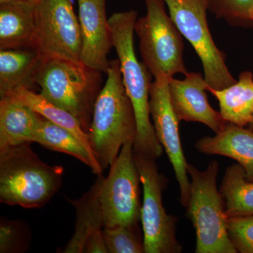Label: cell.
<instances>
[{"instance_id":"cell-1","label":"cell","mask_w":253,"mask_h":253,"mask_svg":"<svg viewBox=\"0 0 253 253\" xmlns=\"http://www.w3.org/2000/svg\"><path fill=\"white\" fill-rule=\"evenodd\" d=\"M137 12L134 10L114 13L109 18L113 47L121 64L123 84L131 101L136 121L137 133L134 151L156 158L163 155L151 122L149 110L151 74L144 63L139 62L134 50V24Z\"/></svg>"},{"instance_id":"cell-2","label":"cell","mask_w":253,"mask_h":253,"mask_svg":"<svg viewBox=\"0 0 253 253\" xmlns=\"http://www.w3.org/2000/svg\"><path fill=\"white\" fill-rule=\"evenodd\" d=\"M107 78L91 117L89 143L103 172L111 167L123 145L135 141L137 127L134 107L123 84L119 60L110 61Z\"/></svg>"},{"instance_id":"cell-3","label":"cell","mask_w":253,"mask_h":253,"mask_svg":"<svg viewBox=\"0 0 253 253\" xmlns=\"http://www.w3.org/2000/svg\"><path fill=\"white\" fill-rule=\"evenodd\" d=\"M31 143L0 149V202L24 208H41L62 183V166H51L38 157Z\"/></svg>"},{"instance_id":"cell-4","label":"cell","mask_w":253,"mask_h":253,"mask_svg":"<svg viewBox=\"0 0 253 253\" xmlns=\"http://www.w3.org/2000/svg\"><path fill=\"white\" fill-rule=\"evenodd\" d=\"M101 72L81 62L43 56L35 77L41 94L77 118L89 132Z\"/></svg>"},{"instance_id":"cell-5","label":"cell","mask_w":253,"mask_h":253,"mask_svg":"<svg viewBox=\"0 0 253 253\" xmlns=\"http://www.w3.org/2000/svg\"><path fill=\"white\" fill-rule=\"evenodd\" d=\"M191 176L188 217L196 231V253H236L227 231L228 217L220 191L217 188L219 163L212 161L200 171L188 164Z\"/></svg>"},{"instance_id":"cell-6","label":"cell","mask_w":253,"mask_h":253,"mask_svg":"<svg viewBox=\"0 0 253 253\" xmlns=\"http://www.w3.org/2000/svg\"><path fill=\"white\" fill-rule=\"evenodd\" d=\"M146 14L137 18L134 32L139 40L143 63L157 78L188 73L180 31L166 13L164 0H144Z\"/></svg>"},{"instance_id":"cell-7","label":"cell","mask_w":253,"mask_h":253,"mask_svg":"<svg viewBox=\"0 0 253 253\" xmlns=\"http://www.w3.org/2000/svg\"><path fill=\"white\" fill-rule=\"evenodd\" d=\"M134 159L144 190L141 221L144 253H181L182 246L176 237L177 218L168 214L163 204L168 179L160 173L154 158L134 151Z\"/></svg>"},{"instance_id":"cell-8","label":"cell","mask_w":253,"mask_h":253,"mask_svg":"<svg viewBox=\"0 0 253 253\" xmlns=\"http://www.w3.org/2000/svg\"><path fill=\"white\" fill-rule=\"evenodd\" d=\"M169 16L191 43L203 64L209 87L222 89L236 81L226 66L225 56L214 44L208 27L207 0H164Z\"/></svg>"},{"instance_id":"cell-9","label":"cell","mask_w":253,"mask_h":253,"mask_svg":"<svg viewBox=\"0 0 253 253\" xmlns=\"http://www.w3.org/2000/svg\"><path fill=\"white\" fill-rule=\"evenodd\" d=\"M134 141L123 145L110 167L100 192L104 228L137 226L141 220L140 176L134 159Z\"/></svg>"},{"instance_id":"cell-10","label":"cell","mask_w":253,"mask_h":253,"mask_svg":"<svg viewBox=\"0 0 253 253\" xmlns=\"http://www.w3.org/2000/svg\"><path fill=\"white\" fill-rule=\"evenodd\" d=\"M36 24V49L42 56L81 62V28L72 0H40Z\"/></svg>"},{"instance_id":"cell-11","label":"cell","mask_w":253,"mask_h":253,"mask_svg":"<svg viewBox=\"0 0 253 253\" xmlns=\"http://www.w3.org/2000/svg\"><path fill=\"white\" fill-rule=\"evenodd\" d=\"M149 110L155 132L166 151L175 173L180 190L181 204L186 208L189 202L191 181L188 164L181 146L179 120L171 104L169 94V78L161 76L155 78L150 89Z\"/></svg>"},{"instance_id":"cell-12","label":"cell","mask_w":253,"mask_h":253,"mask_svg":"<svg viewBox=\"0 0 253 253\" xmlns=\"http://www.w3.org/2000/svg\"><path fill=\"white\" fill-rule=\"evenodd\" d=\"M81 28V61L86 66L106 73L108 56L113 47L112 37L106 17V0H78Z\"/></svg>"},{"instance_id":"cell-13","label":"cell","mask_w":253,"mask_h":253,"mask_svg":"<svg viewBox=\"0 0 253 253\" xmlns=\"http://www.w3.org/2000/svg\"><path fill=\"white\" fill-rule=\"evenodd\" d=\"M208 87L200 73L188 72L181 81L169 78V99L179 121L202 123L217 134L227 123L208 102Z\"/></svg>"},{"instance_id":"cell-14","label":"cell","mask_w":253,"mask_h":253,"mask_svg":"<svg viewBox=\"0 0 253 253\" xmlns=\"http://www.w3.org/2000/svg\"><path fill=\"white\" fill-rule=\"evenodd\" d=\"M203 154L232 158L244 168L247 180L253 181V131L227 123L213 136H205L195 144Z\"/></svg>"},{"instance_id":"cell-15","label":"cell","mask_w":253,"mask_h":253,"mask_svg":"<svg viewBox=\"0 0 253 253\" xmlns=\"http://www.w3.org/2000/svg\"><path fill=\"white\" fill-rule=\"evenodd\" d=\"M36 4H0V49H36Z\"/></svg>"},{"instance_id":"cell-16","label":"cell","mask_w":253,"mask_h":253,"mask_svg":"<svg viewBox=\"0 0 253 253\" xmlns=\"http://www.w3.org/2000/svg\"><path fill=\"white\" fill-rule=\"evenodd\" d=\"M104 179L102 174H99L91 189L81 199L68 200L76 209V227L63 253H83L89 236L104 229V214L100 199Z\"/></svg>"},{"instance_id":"cell-17","label":"cell","mask_w":253,"mask_h":253,"mask_svg":"<svg viewBox=\"0 0 253 253\" xmlns=\"http://www.w3.org/2000/svg\"><path fill=\"white\" fill-rule=\"evenodd\" d=\"M0 99V149L34 142L41 115L9 96Z\"/></svg>"},{"instance_id":"cell-18","label":"cell","mask_w":253,"mask_h":253,"mask_svg":"<svg viewBox=\"0 0 253 253\" xmlns=\"http://www.w3.org/2000/svg\"><path fill=\"white\" fill-rule=\"evenodd\" d=\"M42 58L35 48L0 49V98L20 87L31 89Z\"/></svg>"},{"instance_id":"cell-19","label":"cell","mask_w":253,"mask_h":253,"mask_svg":"<svg viewBox=\"0 0 253 253\" xmlns=\"http://www.w3.org/2000/svg\"><path fill=\"white\" fill-rule=\"evenodd\" d=\"M219 104L221 116L226 123L236 126H250L253 121V75L244 71L239 81L222 89H214L208 86Z\"/></svg>"},{"instance_id":"cell-20","label":"cell","mask_w":253,"mask_h":253,"mask_svg":"<svg viewBox=\"0 0 253 253\" xmlns=\"http://www.w3.org/2000/svg\"><path fill=\"white\" fill-rule=\"evenodd\" d=\"M34 142L46 149L73 156L90 168L94 174H102V169L96 158L76 136L42 116L35 134Z\"/></svg>"},{"instance_id":"cell-21","label":"cell","mask_w":253,"mask_h":253,"mask_svg":"<svg viewBox=\"0 0 253 253\" xmlns=\"http://www.w3.org/2000/svg\"><path fill=\"white\" fill-rule=\"evenodd\" d=\"M4 96H9L13 99L26 105L30 109L48 121L68 129L94 156L89 143V134L83 129L80 121L71 113L53 104L41 93L37 94L28 88H18Z\"/></svg>"},{"instance_id":"cell-22","label":"cell","mask_w":253,"mask_h":253,"mask_svg":"<svg viewBox=\"0 0 253 253\" xmlns=\"http://www.w3.org/2000/svg\"><path fill=\"white\" fill-rule=\"evenodd\" d=\"M219 191L228 218L253 215V181L239 163L226 168Z\"/></svg>"},{"instance_id":"cell-23","label":"cell","mask_w":253,"mask_h":253,"mask_svg":"<svg viewBox=\"0 0 253 253\" xmlns=\"http://www.w3.org/2000/svg\"><path fill=\"white\" fill-rule=\"evenodd\" d=\"M103 235L108 253H144V240L141 239L137 226L104 228Z\"/></svg>"},{"instance_id":"cell-24","label":"cell","mask_w":253,"mask_h":253,"mask_svg":"<svg viewBox=\"0 0 253 253\" xmlns=\"http://www.w3.org/2000/svg\"><path fill=\"white\" fill-rule=\"evenodd\" d=\"M208 9L218 18L234 24L251 23L253 0H207Z\"/></svg>"},{"instance_id":"cell-25","label":"cell","mask_w":253,"mask_h":253,"mask_svg":"<svg viewBox=\"0 0 253 253\" xmlns=\"http://www.w3.org/2000/svg\"><path fill=\"white\" fill-rule=\"evenodd\" d=\"M227 231L238 253H253V215L228 218Z\"/></svg>"},{"instance_id":"cell-26","label":"cell","mask_w":253,"mask_h":253,"mask_svg":"<svg viewBox=\"0 0 253 253\" xmlns=\"http://www.w3.org/2000/svg\"><path fill=\"white\" fill-rule=\"evenodd\" d=\"M26 226L17 221H1L0 224V253H20L28 245Z\"/></svg>"},{"instance_id":"cell-27","label":"cell","mask_w":253,"mask_h":253,"mask_svg":"<svg viewBox=\"0 0 253 253\" xmlns=\"http://www.w3.org/2000/svg\"><path fill=\"white\" fill-rule=\"evenodd\" d=\"M40 0H0V4L9 2H27L37 4Z\"/></svg>"},{"instance_id":"cell-28","label":"cell","mask_w":253,"mask_h":253,"mask_svg":"<svg viewBox=\"0 0 253 253\" xmlns=\"http://www.w3.org/2000/svg\"><path fill=\"white\" fill-rule=\"evenodd\" d=\"M250 21H251V23L253 24V6L251 10V12H250Z\"/></svg>"},{"instance_id":"cell-29","label":"cell","mask_w":253,"mask_h":253,"mask_svg":"<svg viewBox=\"0 0 253 253\" xmlns=\"http://www.w3.org/2000/svg\"><path fill=\"white\" fill-rule=\"evenodd\" d=\"M250 129H251V130L253 131V122L250 124Z\"/></svg>"}]
</instances>
